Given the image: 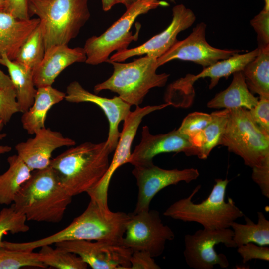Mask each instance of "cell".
I'll use <instances>...</instances> for the list:
<instances>
[{"mask_svg": "<svg viewBox=\"0 0 269 269\" xmlns=\"http://www.w3.org/2000/svg\"><path fill=\"white\" fill-rule=\"evenodd\" d=\"M129 218V214L113 212L108 205L90 200L84 212L63 229L30 242L3 241L2 246L14 250L33 251L44 245L77 240L121 243Z\"/></svg>", "mask_w": 269, "mask_h": 269, "instance_id": "1", "label": "cell"}, {"mask_svg": "<svg viewBox=\"0 0 269 269\" xmlns=\"http://www.w3.org/2000/svg\"><path fill=\"white\" fill-rule=\"evenodd\" d=\"M111 153L106 141L85 142L51 159V166L69 195L73 197L94 188L106 174Z\"/></svg>", "mask_w": 269, "mask_h": 269, "instance_id": "2", "label": "cell"}, {"mask_svg": "<svg viewBox=\"0 0 269 269\" xmlns=\"http://www.w3.org/2000/svg\"><path fill=\"white\" fill-rule=\"evenodd\" d=\"M72 198L49 166L32 172L12 205L27 221L58 223L63 219Z\"/></svg>", "mask_w": 269, "mask_h": 269, "instance_id": "3", "label": "cell"}, {"mask_svg": "<svg viewBox=\"0 0 269 269\" xmlns=\"http://www.w3.org/2000/svg\"><path fill=\"white\" fill-rule=\"evenodd\" d=\"M229 182L227 178L215 179L208 196L201 202L195 203L192 199L201 188V185H198L187 197L169 206L163 215L175 220L198 223L205 229L230 228L231 224L244 217V214L232 198H228V201H225Z\"/></svg>", "mask_w": 269, "mask_h": 269, "instance_id": "4", "label": "cell"}, {"mask_svg": "<svg viewBox=\"0 0 269 269\" xmlns=\"http://www.w3.org/2000/svg\"><path fill=\"white\" fill-rule=\"evenodd\" d=\"M88 0H29L30 15L40 19L45 51L68 45L90 17Z\"/></svg>", "mask_w": 269, "mask_h": 269, "instance_id": "5", "label": "cell"}, {"mask_svg": "<svg viewBox=\"0 0 269 269\" xmlns=\"http://www.w3.org/2000/svg\"><path fill=\"white\" fill-rule=\"evenodd\" d=\"M108 62L113 65V72L108 79L96 84L94 92L110 90L131 106L141 104L151 89L164 86L170 76L157 74V58L147 55L129 63Z\"/></svg>", "mask_w": 269, "mask_h": 269, "instance_id": "6", "label": "cell"}, {"mask_svg": "<svg viewBox=\"0 0 269 269\" xmlns=\"http://www.w3.org/2000/svg\"><path fill=\"white\" fill-rule=\"evenodd\" d=\"M228 120L219 145L240 156L251 167L269 158V135L264 133L244 108L229 109Z\"/></svg>", "mask_w": 269, "mask_h": 269, "instance_id": "7", "label": "cell"}, {"mask_svg": "<svg viewBox=\"0 0 269 269\" xmlns=\"http://www.w3.org/2000/svg\"><path fill=\"white\" fill-rule=\"evenodd\" d=\"M167 2L158 0H138L122 16L100 35L87 39L84 46L86 64L96 65L107 62L111 54L128 49L133 41L138 39V33L133 35L131 28L140 15L159 6H166Z\"/></svg>", "mask_w": 269, "mask_h": 269, "instance_id": "8", "label": "cell"}, {"mask_svg": "<svg viewBox=\"0 0 269 269\" xmlns=\"http://www.w3.org/2000/svg\"><path fill=\"white\" fill-rule=\"evenodd\" d=\"M175 234L164 225L158 211L150 209L129 214L121 243L134 251H145L153 258L163 253L167 241Z\"/></svg>", "mask_w": 269, "mask_h": 269, "instance_id": "9", "label": "cell"}, {"mask_svg": "<svg viewBox=\"0 0 269 269\" xmlns=\"http://www.w3.org/2000/svg\"><path fill=\"white\" fill-rule=\"evenodd\" d=\"M231 228L219 229L203 228L184 237L183 254L187 264L195 269H212L216 265L227 268L229 262L223 253L218 254L215 247L223 244L228 248H236Z\"/></svg>", "mask_w": 269, "mask_h": 269, "instance_id": "10", "label": "cell"}, {"mask_svg": "<svg viewBox=\"0 0 269 269\" xmlns=\"http://www.w3.org/2000/svg\"><path fill=\"white\" fill-rule=\"evenodd\" d=\"M169 105V103H166L142 108L137 106L134 111L130 112L124 120L123 128L115 149V153L106 174L94 188L87 192L90 200L108 205V192L111 178L118 168L129 163L131 155L132 144L143 118L154 111L162 109Z\"/></svg>", "mask_w": 269, "mask_h": 269, "instance_id": "11", "label": "cell"}, {"mask_svg": "<svg viewBox=\"0 0 269 269\" xmlns=\"http://www.w3.org/2000/svg\"><path fill=\"white\" fill-rule=\"evenodd\" d=\"M134 167L132 174L136 180L138 195L134 213L149 210L152 199L162 189L180 182L189 183L200 175L196 168L165 169L153 163Z\"/></svg>", "mask_w": 269, "mask_h": 269, "instance_id": "12", "label": "cell"}, {"mask_svg": "<svg viewBox=\"0 0 269 269\" xmlns=\"http://www.w3.org/2000/svg\"><path fill=\"white\" fill-rule=\"evenodd\" d=\"M55 246L79 256L93 269H130L133 251L120 242L77 240Z\"/></svg>", "mask_w": 269, "mask_h": 269, "instance_id": "13", "label": "cell"}, {"mask_svg": "<svg viewBox=\"0 0 269 269\" xmlns=\"http://www.w3.org/2000/svg\"><path fill=\"white\" fill-rule=\"evenodd\" d=\"M206 25L204 22L197 24L187 37L177 41L157 59L158 67L173 60L179 59L191 61L205 68L241 51L221 49L212 46L206 40Z\"/></svg>", "mask_w": 269, "mask_h": 269, "instance_id": "14", "label": "cell"}, {"mask_svg": "<svg viewBox=\"0 0 269 269\" xmlns=\"http://www.w3.org/2000/svg\"><path fill=\"white\" fill-rule=\"evenodd\" d=\"M195 20L196 16L192 10L182 4L176 5L172 8V19L167 28L141 45L117 51L108 62H124L129 58L144 54L157 59L178 41V34L191 27Z\"/></svg>", "mask_w": 269, "mask_h": 269, "instance_id": "15", "label": "cell"}, {"mask_svg": "<svg viewBox=\"0 0 269 269\" xmlns=\"http://www.w3.org/2000/svg\"><path fill=\"white\" fill-rule=\"evenodd\" d=\"M65 100L70 103L89 102L98 106L104 112L109 125V133L106 141L111 151L115 150L121 132L119 131V124L126 119L130 112L131 105L119 96L112 98L103 97L93 94L84 89L76 81L70 83L66 88Z\"/></svg>", "mask_w": 269, "mask_h": 269, "instance_id": "16", "label": "cell"}, {"mask_svg": "<svg viewBox=\"0 0 269 269\" xmlns=\"http://www.w3.org/2000/svg\"><path fill=\"white\" fill-rule=\"evenodd\" d=\"M34 136L15 146L17 154L33 171L50 166L52 154L56 149L73 146L75 141L59 132L46 127L36 131Z\"/></svg>", "mask_w": 269, "mask_h": 269, "instance_id": "17", "label": "cell"}, {"mask_svg": "<svg viewBox=\"0 0 269 269\" xmlns=\"http://www.w3.org/2000/svg\"><path fill=\"white\" fill-rule=\"evenodd\" d=\"M192 146L188 137L177 130L165 134L153 135L147 126L143 127L141 139L131 153L129 163L134 166L153 163L158 154L168 152H184L189 156Z\"/></svg>", "mask_w": 269, "mask_h": 269, "instance_id": "18", "label": "cell"}, {"mask_svg": "<svg viewBox=\"0 0 269 269\" xmlns=\"http://www.w3.org/2000/svg\"><path fill=\"white\" fill-rule=\"evenodd\" d=\"M83 48H70L68 45H56L45 51L41 62L33 70L36 88L52 86L56 78L67 67L75 63L85 62Z\"/></svg>", "mask_w": 269, "mask_h": 269, "instance_id": "19", "label": "cell"}, {"mask_svg": "<svg viewBox=\"0 0 269 269\" xmlns=\"http://www.w3.org/2000/svg\"><path fill=\"white\" fill-rule=\"evenodd\" d=\"M259 52L258 48L244 54H235L230 57L219 60L214 64L204 68L203 70L197 75L187 74L184 77L174 81V85L180 89L187 92L194 91L193 87L194 83L200 78L209 77L210 82V89H213L218 84L219 80L225 77L227 79L229 76L238 71H242L245 66L253 60Z\"/></svg>", "mask_w": 269, "mask_h": 269, "instance_id": "20", "label": "cell"}, {"mask_svg": "<svg viewBox=\"0 0 269 269\" xmlns=\"http://www.w3.org/2000/svg\"><path fill=\"white\" fill-rule=\"evenodd\" d=\"M39 23L38 18L20 19L0 11V57L5 54L14 61L23 42Z\"/></svg>", "mask_w": 269, "mask_h": 269, "instance_id": "21", "label": "cell"}, {"mask_svg": "<svg viewBox=\"0 0 269 269\" xmlns=\"http://www.w3.org/2000/svg\"><path fill=\"white\" fill-rule=\"evenodd\" d=\"M65 93L52 86L37 88L34 101L26 112L22 113L21 123L23 129L30 134L45 127L48 111L55 104L65 99Z\"/></svg>", "mask_w": 269, "mask_h": 269, "instance_id": "22", "label": "cell"}, {"mask_svg": "<svg viewBox=\"0 0 269 269\" xmlns=\"http://www.w3.org/2000/svg\"><path fill=\"white\" fill-rule=\"evenodd\" d=\"M233 76L230 85L208 101L207 107L227 109L244 108L250 110L257 104L259 98L249 90L242 72H236Z\"/></svg>", "mask_w": 269, "mask_h": 269, "instance_id": "23", "label": "cell"}, {"mask_svg": "<svg viewBox=\"0 0 269 269\" xmlns=\"http://www.w3.org/2000/svg\"><path fill=\"white\" fill-rule=\"evenodd\" d=\"M229 110L213 112L211 120L202 130L189 138L192 146L189 156L206 159L213 149L219 145L229 115Z\"/></svg>", "mask_w": 269, "mask_h": 269, "instance_id": "24", "label": "cell"}, {"mask_svg": "<svg viewBox=\"0 0 269 269\" xmlns=\"http://www.w3.org/2000/svg\"><path fill=\"white\" fill-rule=\"evenodd\" d=\"M0 64L8 69L20 112H26L33 104L37 91L33 81V70L11 60L5 54L0 57Z\"/></svg>", "mask_w": 269, "mask_h": 269, "instance_id": "25", "label": "cell"}, {"mask_svg": "<svg viewBox=\"0 0 269 269\" xmlns=\"http://www.w3.org/2000/svg\"><path fill=\"white\" fill-rule=\"evenodd\" d=\"M7 162L8 169L0 175V204L6 205L13 203L33 171L17 154L8 157Z\"/></svg>", "mask_w": 269, "mask_h": 269, "instance_id": "26", "label": "cell"}, {"mask_svg": "<svg viewBox=\"0 0 269 269\" xmlns=\"http://www.w3.org/2000/svg\"><path fill=\"white\" fill-rule=\"evenodd\" d=\"M255 58L242 71L251 92L269 98V44L259 45Z\"/></svg>", "mask_w": 269, "mask_h": 269, "instance_id": "27", "label": "cell"}, {"mask_svg": "<svg viewBox=\"0 0 269 269\" xmlns=\"http://www.w3.org/2000/svg\"><path fill=\"white\" fill-rule=\"evenodd\" d=\"M245 217V223L233 222L230 228L233 232V240L236 247L242 245L253 243L261 246L269 245V221L261 211L257 212L258 220L256 223L247 216Z\"/></svg>", "mask_w": 269, "mask_h": 269, "instance_id": "28", "label": "cell"}, {"mask_svg": "<svg viewBox=\"0 0 269 269\" xmlns=\"http://www.w3.org/2000/svg\"><path fill=\"white\" fill-rule=\"evenodd\" d=\"M45 52L43 29L39 23L19 48L14 61L33 70Z\"/></svg>", "mask_w": 269, "mask_h": 269, "instance_id": "29", "label": "cell"}, {"mask_svg": "<svg viewBox=\"0 0 269 269\" xmlns=\"http://www.w3.org/2000/svg\"><path fill=\"white\" fill-rule=\"evenodd\" d=\"M38 253L41 261L48 267L58 269H86L88 265L76 254L50 245L40 247Z\"/></svg>", "mask_w": 269, "mask_h": 269, "instance_id": "30", "label": "cell"}, {"mask_svg": "<svg viewBox=\"0 0 269 269\" xmlns=\"http://www.w3.org/2000/svg\"><path fill=\"white\" fill-rule=\"evenodd\" d=\"M23 267L47 268L38 253L0 247V269H19Z\"/></svg>", "mask_w": 269, "mask_h": 269, "instance_id": "31", "label": "cell"}, {"mask_svg": "<svg viewBox=\"0 0 269 269\" xmlns=\"http://www.w3.org/2000/svg\"><path fill=\"white\" fill-rule=\"evenodd\" d=\"M26 218L18 212L12 205L4 208L0 211V247H2V239L8 233L17 234L27 232L29 226L26 224Z\"/></svg>", "mask_w": 269, "mask_h": 269, "instance_id": "32", "label": "cell"}, {"mask_svg": "<svg viewBox=\"0 0 269 269\" xmlns=\"http://www.w3.org/2000/svg\"><path fill=\"white\" fill-rule=\"evenodd\" d=\"M211 120V114L194 112L189 114L184 118L178 130L190 138L202 130Z\"/></svg>", "mask_w": 269, "mask_h": 269, "instance_id": "33", "label": "cell"}, {"mask_svg": "<svg viewBox=\"0 0 269 269\" xmlns=\"http://www.w3.org/2000/svg\"><path fill=\"white\" fill-rule=\"evenodd\" d=\"M18 112L20 111L14 88H0V119L5 125Z\"/></svg>", "mask_w": 269, "mask_h": 269, "instance_id": "34", "label": "cell"}, {"mask_svg": "<svg viewBox=\"0 0 269 269\" xmlns=\"http://www.w3.org/2000/svg\"><path fill=\"white\" fill-rule=\"evenodd\" d=\"M249 111L257 125L269 135V98L259 97L257 104Z\"/></svg>", "mask_w": 269, "mask_h": 269, "instance_id": "35", "label": "cell"}, {"mask_svg": "<svg viewBox=\"0 0 269 269\" xmlns=\"http://www.w3.org/2000/svg\"><path fill=\"white\" fill-rule=\"evenodd\" d=\"M237 252L244 264L253 259L269 261V248L267 246L248 243L238 247Z\"/></svg>", "mask_w": 269, "mask_h": 269, "instance_id": "36", "label": "cell"}, {"mask_svg": "<svg viewBox=\"0 0 269 269\" xmlns=\"http://www.w3.org/2000/svg\"><path fill=\"white\" fill-rule=\"evenodd\" d=\"M250 24L257 34L259 45L269 44V11L263 8Z\"/></svg>", "mask_w": 269, "mask_h": 269, "instance_id": "37", "label": "cell"}, {"mask_svg": "<svg viewBox=\"0 0 269 269\" xmlns=\"http://www.w3.org/2000/svg\"><path fill=\"white\" fill-rule=\"evenodd\" d=\"M252 169V180L259 186L262 194L269 199V158Z\"/></svg>", "mask_w": 269, "mask_h": 269, "instance_id": "38", "label": "cell"}, {"mask_svg": "<svg viewBox=\"0 0 269 269\" xmlns=\"http://www.w3.org/2000/svg\"><path fill=\"white\" fill-rule=\"evenodd\" d=\"M130 269H160L154 258L145 251H134L130 258Z\"/></svg>", "mask_w": 269, "mask_h": 269, "instance_id": "39", "label": "cell"}, {"mask_svg": "<svg viewBox=\"0 0 269 269\" xmlns=\"http://www.w3.org/2000/svg\"><path fill=\"white\" fill-rule=\"evenodd\" d=\"M4 11L20 19H30L29 0H4Z\"/></svg>", "mask_w": 269, "mask_h": 269, "instance_id": "40", "label": "cell"}, {"mask_svg": "<svg viewBox=\"0 0 269 269\" xmlns=\"http://www.w3.org/2000/svg\"><path fill=\"white\" fill-rule=\"evenodd\" d=\"M5 124L3 121L0 119V141L6 136V134L1 133L2 130ZM12 150V147L8 145H2L0 144V156L2 154L8 153Z\"/></svg>", "mask_w": 269, "mask_h": 269, "instance_id": "41", "label": "cell"}, {"mask_svg": "<svg viewBox=\"0 0 269 269\" xmlns=\"http://www.w3.org/2000/svg\"><path fill=\"white\" fill-rule=\"evenodd\" d=\"M14 87L9 76L6 75L0 69V88H8Z\"/></svg>", "mask_w": 269, "mask_h": 269, "instance_id": "42", "label": "cell"}, {"mask_svg": "<svg viewBox=\"0 0 269 269\" xmlns=\"http://www.w3.org/2000/svg\"><path fill=\"white\" fill-rule=\"evenodd\" d=\"M102 9L104 11L110 10L116 5L115 0H101Z\"/></svg>", "mask_w": 269, "mask_h": 269, "instance_id": "43", "label": "cell"}, {"mask_svg": "<svg viewBox=\"0 0 269 269\" xmlns=\"http://www.w3.org/2000/svg\"><path fill=\"white\" fill-rule=\"evenodd\" d=\"M138 0H115L116 4H122L126 9L128 8L132 5L137 1Z\"/></svg>", "mask_w": 269, "mask_h": 269, "instance_id": "44", "label": "cell"}, {"mask_svg": "<svg viewBox=\"0 0 269 269\" xmlns=\"http://www.w3.org/2000/svg\"><path fill=\"white\" fill-rule=\"evenodd\" d=\"M5 3L4 0H0V11H4Z\"/></svg>", "mask_w": 269, "mask_h": 269, "instance_id": "45", "label": "cell"}, {"mask_svg": "<svg viewBox=\"0 0 269 269\" xmlns=\"http://www.w3.org/2000/svg\"><path fill=\"white\" fill-rule=\"evenodd\" d=\"M265 2V6L264 9L269 11V0H264Z\"/></svg>", "mask_w": 269, "mask_h": 269, "instance_id": "46", "label": "cell"}, {"mask_svg": "<svg viewBox=\"0 0 269 269\" xmlns=\"http://www.w3.org/2000/svg\"><path fill=\"white\" fill-rule=\"evenodd\" d=\"M169 0L171 2H175V1H176V0Z\"/></svg>", "mask_w": 269, "mask_h": 269, "instance_id": "47", "label": "cell"}]
</instances>
